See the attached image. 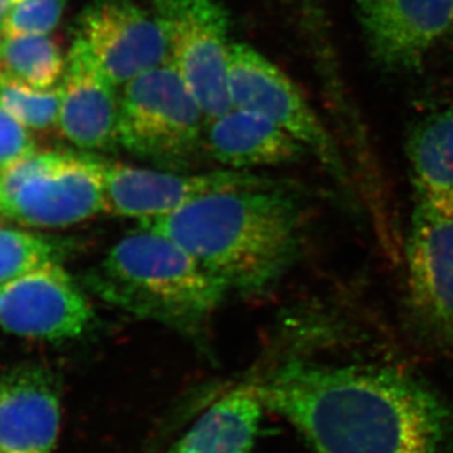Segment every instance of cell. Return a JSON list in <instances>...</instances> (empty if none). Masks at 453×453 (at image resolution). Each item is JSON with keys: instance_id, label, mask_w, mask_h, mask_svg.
Returning <instances> with one entry per match:
<instances>
[{"instance_id": "obj_1", "label": "cell", "mask_w": 453, "mask_h": 453, "mask_svg": "<svg viewBox=\"0 0 453 453\" xmlns=\"http://www.w3.org/2000/svg\"><path fill=\"white\" fill-rule=\"evenodd\" d=\"M257 385L316 453L448 452L452 412L399 370L289 361Z\"/></svg>"}, {"instance_id": "obj_2", "label": "cell", "mask_w": 453, "mask_h": 453, "mask_svg": "<svg viewBox=\"0 0 453 453\" xmlns=\"http://www.w3.org/2000/svg\"><path fill=\"white\" fill-rule=\"evenodd\" d=\"M303 209L289 185L265 176L140 220L175 241L226 292L265 291L300 254Z\"/></svg>"}, {"instance_id": "obj_3", "label": "cell", "mask_w": 453, "mask_h": 453, "mask_svg": "<svg viewBox=\"0 0 453 453\" xmlns=\"http://www.w3.org/2000/svg\"><path fill=\"white\" fill-rule=\"evenodd\" d=\"M84 283L104 303L191 338L227 294L175 241L142 226L120 238Z\"/></svg>"}, {"instance_id": "obj_4", "label": "cell", "mask_w": 453, "mask_h": 453, "mask_svg": "<svg viewBox=\"0 0 453 453\" xmlns=\"http://www.w3.org/2000/svg\"><path fill=\"white\" fill-rule=\"evenodd\" d=\"M102 158L71 151L31 154L0 171V216L62 229L104 211Z\"/></svg>"}, {"instance_id": "obj_5", "label": "cell", "mask_w": 453, "mask_h": 453, "mask_svg": "<svg viewBox=\"0 0 453 453\" xmlns=\"http://www.w3.org/2000/svg\"><path fill=\"white\" fill-rule=\"evenodd\" d=\"M205 124L200 103L171 62L125 84L118 140L137 157L182 166L202 146Z\"/></svg>"}, {"instance_id": "obj_6", "label": "cell", "mask_w": 453, "mask_h": 453, "mask_svg": "<svg viewBox=\"0 0 453 453\" xmlns=\"http://www.w3.org/2000/svg\"><path fill=\"white\" fill-rule=\"evenodd\" d=\"M169 49L207 120L231 111L227 88L229 18L218 0H150Z\"/></svg>"}, {"instance_id": "obj_7", "label": "cell", "mask_w": 453, "mask_h": 453, "mask_svg": "<svg viewBox=\"0 0 453 453\" xmlns=\"http://www.w3.org/2000/svg\"><path fill=\"white\" fill-rule=\"evenodd\" d=\"M227 88L232 107L251 111L285 129L310 153L334 172L342 163L327 129L296 82L260 51L231 43L227 56Z\"/></svg>"}, {"instance_id": "obj_8", "label": "cell", "mask_w": 453, "mask_h": 453, "mask_svg": "<svg viewBox=\"0 0 453 453\" xmlns=\"http://www.w3.org/2000/svg\"><path fill=\"white\" fill-rule=\"evenodd\" d=\"M93 319L86 292L62 265L0 285V327L19 338L44 342L81 338Z\"/></svg>"}, {"instance_id": "obj_9", "label": "cell", "mask_w": 453, "mask_h": 453, "mask_svg": "<svg viewBox=\"0 0 453 453\" xmlns=\"http://www.w3.org/2000/svg\"><path fill=\"white\" fill-rule=\"evenodd\" d=\"M77 37L116 87L169 62L162 28L134 0H95L81 13Z\"/></svg>"}, {"instance_id": "obj_10", "label": "cell", "mask_w": 453, "mask_h": 453, "mask_svg": "<svg viewBox=\"0 0 453 453\" xmlns=\"http://www.w3.org/2000/svg\"><path fill=\"white\" fill-rule=\"evenodd\" d=\"M354 6L370 55L394 73L421 68L453 27V0H354Z\"/></svg>"}, {"instance_id": "obj_11", "label": "cell", "mask_w": 453, "mask_h": 453, "mask_svg": "<svg viewBox=\"0 0 453 453\" xmlns=\"http://www.w3.org/2000/svg\"><path fill=\"white\" fill-rule=\"evenodd\" d=\"M251 178V172L236 169L182 175L103 162L104 211L138 220L158 218L210 194L240 187Z\"/></svg>"}, {"instance_id": "obj_12", "label": "cell", "mask_w": 453, "mask_h": 453, "mask_svg": "<svg viewBox=\"0 0 453 453\" xmlns=\"http://www.w3.org/2000/svg\"><path fill=\"white\" fill-rule=\"evenodd\" d=\"M406 263L412 305L437 336L453 343V216L418 200Z\"/></svg>"}, {"instance_id": "obj_13", "label": "cell", "mask_w": 453, "mask_h": 453, "mask_svg": "<svg viewBox=\"0 0 453 453\" xmlns=\"http://www.w3.org/2000/svg\"><path fill=\"white\" fill-rule=\"evenodd\" d=\"M62 421L55 372L24 363L0 372V452L53 453Z\"/></svg>"}, {"instance_id": "obj_14", "label": "cell", "mask_w": 453, "mask_h": 453, "mask_svg": "<svg viewBox=\"0 0 453 453\" xmlns=\"http://www.w3.org/2000/svg\"><path fill=\"white\" fill-rule=\"evenodd\" d=\"M59 128L82 150H107L119 144L120 97L90 50L75 39L64 73Z\"/></svg>"}, {"instance_id": "obj_15", "label": "cell", "mask_w": 453, "mask_h": 453, "mask_svg": "<svg viewBox=\"0 0 453 453\" xmlns=\"http://www.w3.org/2000/svg\"><path fill=\"white\" fill-rule=\"evenodd\" d=\"M204 138L211 158L236 171L291 165L310 153L273 122L234 107L207 120Z\"/></svg>"}, {"instance_id": "obj_16", "label": "cell", "mask_w": 453, "mask_h": 453, "mask_svg": "<svg viewBox=\"0 0 453 453\" xmlns=\"http://www.w3.org/2000/svg\"><path fill=\"white\" fill-rule=\"evenodd\" d=\"M265 410L257 381L236 386L211 403L166 453H251Z\"/></svg>"}, {"instance_id": "obj_17", "label": "cell", "mask_w": 453, "mask_h": 453, "mask_svg": "<svg viewBox=\"0 0 453 453\" xmlns=\"http://www.w3.org/2000/svg\"><path fill=\"white\" fill-rule=\"evenodd\" d=\"M406 154L419 202L453 216V102L412 129Z\"/></svg>"}, {"instance_id": "obj_18", "label": "cell", "mask_w": 453, "mask_h": 453, "mask_svg": "<svg viewBox=\"0 0 453 453\" xmlns=\"http://www.w3.org/2000/svg\"><path fill=\"white\" fill-rule=\"evenodd\" d=\"M0 64L6 77L35 88H51L66 69L59 46L48 35L0 37Z\"/></svg>"}, {"instance_id": "obj_19", "label": "cell", "mask_w": 453, "mask_h": 453, "mask_svg": "<svg viewBox=\"0 0 453 453\" xmlns=\"http://www.w3.org/2000/svg\"><path fill=\"white\" fill-rule=\"evenodd\" d=\"M73 247L68 238L0 227V285L46 265H62Z\"/></svg>"}, {"instance_id": "obj_20", "label": "cell", "mask_w": 453, "mask_h": 453, "mask_svg": "<svg viewBox=\"0 0 453 453\" xmlns=\"http://www.w3.org/2000/svg\"><path fill=\"white\" fill-rule=\"evenodd\" d=\"M62 88H35L4 75L0 106L26 128L48 129L59 119Z\"/></svg>"}, {"instance_id": "obj_21", "label": "cell", "mask_w": 453, "mask_h": 453, "mask_svg": "<svg viewBox=\"0 0 453 453\" xmlns=\"http://www.w3.org/2000/svg\"><path fill=\"white\" fill-rule=\"evenodd\" d=\"M68 0H22L0 21V37L48 35L64 15Z\"/></svg>"}, {"instance_id": "obj_22", "label": "cell", "mask_w": 453, "mask_h": 453, "mask_svg": "<svg viewBox=\"0 0 453 453\" xmlns=\"http://www.w3.org/2000/svg\"><path fill=\"white\" fill-rule=\"evenodd\" d=\"M35 153V144L24 125L0 106V171Z\"/></svg>"}, {"instance_id": "obj_23", "label": "cell", "mask_w": 453, "mask_h": 453, "mask_svg": "<svg viewBox=\"0 0 453 453\" xmlns=\"http://www.w3.org/2000/svg\"><path fill=\"white\" fill-rule=\"evenodd\" d=\"M19 2H22V0H0V21Z\"/></svg>"}, {"instance_id": "obj_24", "label": "cell", "mask_w": 453, "mask_h": 453, "mask_svg": "<svg viewBox=\"0 0 453 453\" xmlns=\"http://www.w3.org/2000/svg\"><path fill=\"white\" fill-rule=\"evenodd\" d=\"M4 73H0V86H2V82H4Z\"/></svg>"}, {"instance_id": "obj_25", "label": "cell", "mask_w": 453, "mask_h": 453, "mask_svg": "<svg viewBox=\"0 0 453 453\" xmlns=\"http://www.w3.org/2000/svg\"><path fill=\"white\" fill-rule=\"evenodd\" d=\"M450 31H452V33H453V27H452V30H450Z\"/></svg>"}, {"instance_id": "obj_26", "label": "cell", "mask_w": 453, "mask_h": 453, "mask_svg": "<svg viewBox=\"0 0 453 453\" xmlns=\"http://www.w3.org/2000/svg\"><path fill=\"white\" fill-rule=\"evenodd\" d=\"M0 453H2V452H0Z\"/></svg>"}]
</instances>
